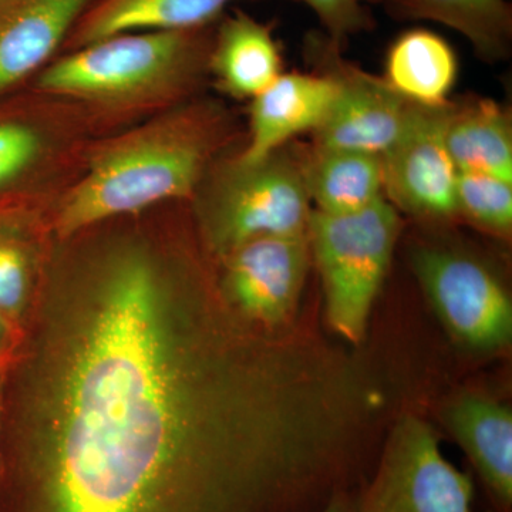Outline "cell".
<instances>
[{"label": "cell", "instance_id": "6da1fadb", "mask_svg": "<svg viewBox=\"0 0 512 512\" xmlns=\"http://www.w3.org/2000/svg\"><path fill=\"white\" fill-rule=\"evenodd\" d=\"M208 296L140 249L107 259L0 512H318L345 485L348 362L242 329Z\"/></svg>", "mask_w": 512, "mask_h": 512}, {"label": "cell", "instance_id": "7a4b0ae2", "mask_svg": "<svg viewBox=\"0 0 512 512\" xmlns=\"http://www.w3.org/2000/svg\"><path fill=\"white\" fill-rule=\"evenodd\" d=\"M220 114L188 107L111 141L94 157L60 210V234L197 190L222 136Z\"/></svg>", "mask_w": 512, "mask_h": 512}, {"label": "cell", "instance_id": "3957f363", "mask_svg": "<svg viewBox=\"0 0 512 512\" xmlns=\"http://www.w3.org/2000/svg\"><path fill=\"white\" fill-rule=\"evenodd\" d=\"M214 25L178 32H136L72 50L40 74L57 96L94 101L140 99L208 66Z\"/></svg>", "mask_w": 512, "mask_h": 512}, {"label": "cell", "instance_id": "277c9868", "mask_svg": "<svg viewBox=\"0 0 512 512\" xmlns=\"http://www.w3.org/2000/svg\"><path fill=\"white\" fill-rule=\"evenodd\" d=\"M402 221L386 197L349 214L312 210L308 238L330 328L350 343L365 336Z\"/></svg>", "mask_w": 512, "mask_h": 512}, {"label": "cell", "instance_id": "5b68a950", "mask_svg": "<svg viewBox=\"0 0 512 512\" xmlns=\"http://www.w3.org/2000/svg\"><path fill=\"white\" fill-rule=\"evenodd\" d=\"M303 165L305 156L284 147L255 164L234 160L218 175L204 205L205 231L218 255L256 238L308 234L313 208Z\"/></svg>", "mask_w": 512, "mask_h": 512}, {"label": "cell", "instance_id": "8992f818", "mask_svg": "<svg viewBox=\"0 0 512 512\" xmlns=\"http://www.w3.org/2000/svg\"><path fill=\"white\" fill-rule=\"evenodd\" d=\"M474 484L440 450L436 433L414 414L397 420L379 467L359 493L360 512H473Z\"/></svg>", "mask_w": 512, "mask_h": 512}, {"label": "cell", "instance_id": "52a82bcc", "mask_svg": "<svg viewBox=\"0 0 512 512\" xmlns=\"http://www.w3.org/2000/svg\"><path fill=\"white\" fill-rule=\"evenodd\" d=\"M413 271L434 311L451 335L476 350L510 345V293L484 262L454 249L413 252Z\"/></svg>", "mask_w": 512, "mask_h": 512}, {"label": "cell", "instance_id": "ba28073f", "mask_svg": "<svg viewBox=\"0 0 512 512\" xmlns=\"http://www.w3.org/2000/svg\"><path fill=\"white\" fill-rule=\"evenodd\" d=\"M451 111L450 101L412 104L402 133L380 157L384 197L413 217L441 221L457 215L458 171L447 146Z\"/></svg>", "mask_w": 512, "mask_h": 512}, {"label": "cell", "instance_id": "9c48e42d", "mask_svg": "<svg viewBox=\"0 0 512 512\" xmlns=\"http://www.w3.org/2000/svg\"><path fill=\"white\" fill-rule=\"evenodd\" d=\"M309 53L335 76L338 92L315 131V146L382 157L400 136L412 104L386 80L340 60L339 47L323 35L308 39Z\"/></svg>", "mask_w": 512, "mask_h": 512}, {"label": "cell", "instance_id": "30bf717a", "mask_svg": "<svg viewBox=\"0 0 512 512\" xmlns=\"http://www.w3.org/2000/svg\"><path fill=\"white\" fill-rule=\"evenodd\" d=\"M224 261L225 299L251 322L276 328L298 308L311 261L308 234L252 239Z\"/></svg>", "mask_w": 512, "mask_h": 512}, {"label": "cell", "instance_id": "8fae6325", "mask_svg": "<svg viewBox=\"0 0 512 512\" xmlns=\"http://www.w3.org/2000/svg\"><path fill=\"white\" fill-rule=\"evenodd\" d=\"M338 92L335 76L322 73H282L252 99L249 140L235 160L255 164L284 148L293 137L315 133Z\"/></svg>", "mask_w": 512, "mask_h": 512}, {"label": "cell", "instance_id": "7c38bea8", "mask_svg": "<svg viewBox=\"0 0 512 512\" xmlns=\"http://www.w3.org/2000/svg\"><path fill=\"white\" fill-rule=\"evenodd\" d=\"M93 0H13L0 9V93L64 45Z\"/></svg>", "mask_w": 512, "mask_h": 512}, {"label": "cell", "instance_id": "4fadbf2b", "mask_svg": "<svg viewBox=\"0 0 512 512\" xmlns=\"http://www.w3.org/2000/svg\"><path fill=\"white\" fill-rule=\"evenodd\" d=\"M444 424L470 458L503 512L512 507V412L483 394H464L448 404Z\"/></svg>", "mask_w": 512, "mask_h": 512}, {"label": "cell", "instance_id": "5bb4252c", "mask_svg": "<svg viewBox=\"0 0 512 512\" xmlns=\"http://www.w3.org/2000/svg\"><path fill=\"white\" fill-rule=\"evenodd\" d=\"M234 2L241 0H93L64 45L76 50L123 33L207 28Z\"/></svg>", "mask_w": 512, "mask_h": 512}, {"label": "cell", "instance_id": "9a60e30c", "mask_svg": "<svg viewBox=\"0 0 512 512\" xmlns=\"http://www.w3.org/2000/svg\"><path fill=\"white\" fill-rule=\"evenodd\" d=\"M208 67L221 92L254 99L284 73V60L271 26L235 9L218 20Z\"/></svg>", "mask_w": 512, "mask_h": 512}, {"label": "cell", "instance_id": "2e32d148", "mask_svg": "<svg viewBox=\"0 0 512 512\" xmlns=\"http://www.w3.org/2000/svg\"><path fill=\"white\" fill-rule=\"evenodd\" d=\"M457 73V55L450 43L439 33L414 28L390 46L384 80L410 103L437 107L448 103Z\"/></svg>", "mask_w": 512, "mask_h": 512}, {"label": "cell", "instance_id": "e0dca14e", "mask_svg": "<svg viewBox=\"0 0 512 512\" xmlns=\"http://www.w3.org/2000/svg\"><path fill=\"white\" fill-rule=\"evenodd\" d=\"M303 171L311 204L325 214L360 211L384 197L382 160L373 154L313 146Z\"/></svg>", "mask_w": 512, "mask_h": 512}, {"label": "cell", "instance_id": "ac0fdd59", "mask_svg": "<svg viewBox=\"0 0 512 512\" xmlns=\"http://www.w3.org/2000/svg\"><path fill=\"white\" fill-rule=\"evenodd\" d=\"M447 146L458 173L493 175L512 183L510 114L495 101L453 104Z\"/></svg>", "mask_w": 512, "mask_h": 512}, {"label": "cell", "instance_id": "d6986e66", "mask_svg": "<svg viewBox=\"0 0 512 512\" xmlns=\"http://www.w3.org/2000/svg\"><path fill=\"white\" fill-rule=\"evenodd\" d=\"M403 18L431 20L464 37L481 60L507 59L512 45V9L507 0H390Z\"/></svg>", "mask_w": 512, "mask_h": 512}, {"label": "cell", "instance_id": "ffe728a7", "mask_svg": "<svg viewBox=\"0 0 512 512\" xmlns=\"http://www.w3.org/2000/svg\"><path fill=\"white\" fill-rule=\"evenodd\" d=\"M457 215L476 227L510 237L512 231V183L478 173H458Z\"/></svg>", "mask_w": 512, "mask_h": 512}, {"label": "cell", "instance_id": "44dd1931", "mask_svg": "<svg viewBox=\"0 0 512 512\" xmlns=\"http://www.w3.org/2000/svg\"><path fill=\"white\" fill-rule=\"evenodd\" d=\"M319 20L322 33L342 49L349 39L372 28V18L359 0H301Z\"/></svg>", "mask_w": 512, "mask_h": 512}, {"label": "cell", "instance_id": "7402d4cb", "mask_svg": "<svg viewBox=\"0 0 512 512\" xmlns=\"http://www.w3.org/2000/svg\"><path fill=\"white\" fill-rule=\"evenodd\" d=\"M42 138L26 124L0 121V188L18 178L35 163Z\"/></svg>", "mask_w": 512, "mask_h": 512}, {"label": "cell", "instance_id": "603a6c76", "mask_svg": "<svg viewBox=\"0 0 512 512\" xmlns=\"http://www.w3.org/2000/svg\"><path fill=\"white\" fill-rule=\"evenodd\" d=\"M29 262L22 247L0 238V312L15 316L22 311L29 292Z\"/></svg>", "mask_w": 512, "mask_h": 512}, {"label": "cell", "instance_id": "cb8c5ba5", "mask_svg": "<svg viewBox=\"0 0 512 512\" xmlns=\"http://www.w3.org/2000/svg\"><path fill=\"white\" fill-rule=\"evenodd\" d=\"M318 512H360L359 494H353L348 488L336 491Z\"/></svg>", "mask_w": 512, "mask_h": 512}, {"label": "cell", "instance_id": "d4e9b609", "mask_svg": "<svg viewBox=\"0 0 512 512\" xmlns=\"http://www.w3.org/2000/svg\"><path fill=\"white\" fill-rule=\"evenodd\" d=\"M9 336V323L8 316L5 313L0 312V353L5 349L6 342H8Z\"/></svg>", "mask_w": 512, "mask_h": 512}, {"label": "cell", "instance_id": "484cf974", "mask_svg": "<svg viewBox=\"0 0 512 512\" xmlns=\"http://www.w3.org/2000/svg\"><path fill=\"white\" fill-rule=\"evenodd\" d=\"M360 3L366 5V3H380V2H390V0H359Z\"/></svg>", "mask_w": 512, "mask_h": 512}, {"label": "cell", "instance_id": "4316f807", "mask_svg": "<svg viewBox=\"0 0 512 512\" xmlns=\"http://www.w3.org/2000/svg\"><path fill=\"white\" fill-rule=\"evenodd\" d=\"M13 0H0V9L5 8V6H8L9 3H12Z\"/></svg>", "mask_w": 512, "mask_h": 512}]
</instances>
